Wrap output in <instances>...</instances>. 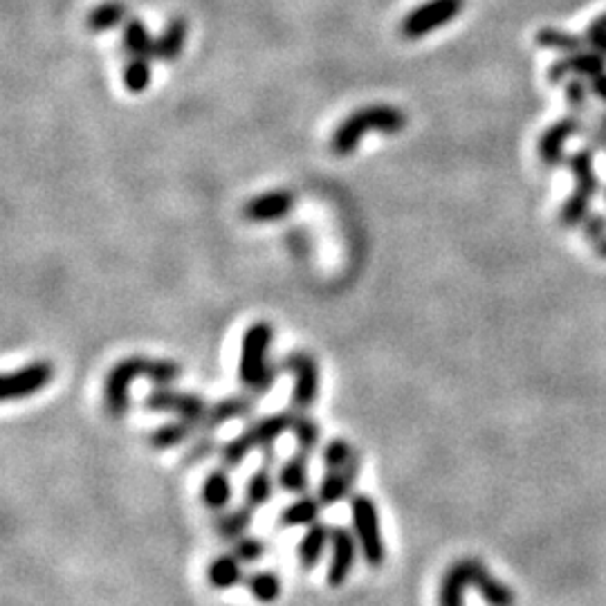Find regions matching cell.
Returning <instances> with one entry per match:
<instances>
[{
	"instance_id": "cell-33",
	"label": "cell",
	"mask_w": 606,
	"mask_h": 606,
	"mask_svg": "<svg viewBox=\"0 0 606 606\" xmlns=\"http://www.w3.org/2000/svg\"><path fill=\"white\" fill-rule=\"evenodd\" d=\"M151 76H153L151 61L126 59V64H124L122 81L124 88H126L131 94H142L144 90H149Z\"/></svg>"
},
{
	"instance_id": "cell-32",
	"label": "cell",
	"mask_w": 606,
	"mask_h": 606,
	"mask_svg": "<svg viewBox=\"0 0 606 606\" xmlns=\"http://www.w3.org/2000/svg\"><path fill=\"white\" fill-rule=\"evenodd\" d=\"M294 412H297V409H294ZM293 436L294 442H297V450L313 456V452L319 447V441H322V429L308 416V412H297L293 422Z\"/></svg>"
},
{
	"instance_id": "cell-35",
	"label": "cell",
	"mask_w": 606,
	"mask_h": 606,
	"mask_svg": "<svg viewBox=\"0 0 606 606\" xmlns=\"http://www.w3.org/2000/svg\"><path fill=\"white\" fill-rule=\"evenodd\" d=\"M232 552L238 557V560L243 561V564H256V561H261L265 557L267 552V546L265 541L261 537H241L236 539V541H232Z\"/></svg>"
},
{
	"instance_id": "cell-40",
	"label": "cell",
	"mask_w": 606,
	"mask_h": 606,
	"mask_svg": "<svg viewBox=\"0 0 606 606\" xmlns=\"http://www.w3.org/2000/svg\"><path fill=\"white\" fill-rule=\"evenodd\" d=\"M591 93H593L600 102L606 104V73L591 79Z\"/></svg>"
},
{
	"instance_id": "cell-3",
	"label": "cell",
	"mask_w": 606,
	"mask_h": 606,
	"mask_svg": "<svg viewBox=\"0 0 606 606\" xmlns=\"http://www.w3.org/2000/svg\"><path fill=\"white\" fill-rule=\"evenodd\" d=\"M274 342V328L267 322H254L245 328L241 337V355H238V380L243 389L261 395L274 389L281 373L279 364H272L270 353Z\"/></svg>"
},
{
	"instance_id": "cell-16",
	"label": "cell",
	"mask_w": 606,
	"mask_h": 606,
	"mask_svg": "<svg viewBox=\"0 0 606 606\" xmlns=\"http://www.w3.org/2000/svg\"><path fill=\"white\" fill-rule=\"evenodd\" d=\"M581 133V119L577 114L560 119L543 131L537 142V155L546 166H557L564 160V146L572 135Z\"/></svg>"
},
{
	"instance_id": "cell-20",
	"label": "cell",
	"mask_w": 606,
	"mask_h": 606,
	"mask_svg": "<svg viewBox=\"0 0 606 606\" xmlns=\"http://www.w3.org/2000/svg\"><path fill=\"white\" fill-rule=\"evenodd\" d=\"M276 483L288 494H308L310 488V454L294 452L276 472Z\"/></svg>"
},
{
	"instance_id": "cell-18",
	"label": "cell",
	"mask_w": 606,
	"mask_h": 606,
	"mask_svg": "<svg viewBox=\"0 0 606 606\" xmlns=\"http://www.w3.org/2000/svg\"><path fill=\"white\" fill-rule=\"evenodd\" d=\"M331 534L333 528L326 523L317 522L314 526L305 528L303 537L299 539L297 546V560L302 571H314L323 560V552L331 548Z\"/></svg>"
},
{
	"instance_id": "cell-1",
	"label": "cell",
	"mask_w": 606,
	"mask_h": 606,
	"mask_svg": "<svg viewBox=\"0 0 606 606\" xmlns=\"http://www.w3.org/2000/svg\"><path fill=\"white\" fill-rule=\"evenodd\" d=\"M183 369L174 360H153L144 355H131L113 364L104 378V409L113 420H122L131 409V386L137 378L151 380L155 386L174 384Z\"/></svg>"
},
{
	"instance_id": "cell-10",
	"label": "cell",
	"mask_w": 606,
	"mask_h": 606,
	"mask_svg": "<svg viewBox=\"0 0 606 606\" xmlns=\"http://www.w3.org/2000/svg\"><path fill=\"white\" fill-rule=\"evenodd\" d=\"M55 366L47 360L27 362L21 369L7 373L0 382V398L3 402H14V400H25L30 395L41 393L55 380Z\"/></svg>"
},
{
	"instance_id": "cell-31",
	"label": "cell",
	"mask_w": 606,
	"mask_h": 606,
	"mask_svg": "<svg viewBox=\"0 0 606 606\" xmlns=\"http://www.w3.org/2000/svg\"><path fill=\"white\" fill-rule=\"evenodd\" d=\"M534 43L543 50H555L564 52V55H572V52H580L584 47V38L569 35L564 30H555V27H543L534 36Z\"/></svg>"
},
{
	"instance_id": "cell-26",
	"label": "cell",
	"mask_w": 606,
	"mask_h": 606,
	"mask_svg": "<svg viewBox=\"0 0 606 606\" xmlns=\"http://www.w3.org/2000/svg\"><path fill=\"white\" fill-rule=\"evenodd\" d=\"M198 433L194 422L183 418L169 420V422H162L160 427H155L149 433V445L153 450L164 452V450H174V447L183 445V442L191 441V438Z\"/></svg>"
},
{
	"instance_id": "cell-22",
	"label": "cell",
	"mask_w": 606,
	"mask_h": 606,
	"mask_svg": "<svg viewBox=\"0 0 606 606\" xmlns=\"http://www.w3.org/2000/svg\"><path fill=\"white\" fill-rule=\"evenodd\" d=\"M243 566L245 564H243L233 552L214 557L207 566L209 586L216 591H229L238 584H245L247 575L245 571H243Z\"/></svg>"
},
{
	"instance_id": "cell-25",
	"label": "cell",
	"mask_w": 606,
	"mask_h": 606,
	"mask_svg": "<svg viewBox=\"0 0 606 606\" xmlns=\"http://www.w3.org/2000/svg\"><path fill=\"white\" fill-rule=\"evenodd\" d=\"M254 512L256 508H252V505H247L245 501H243L236 508L223 510L221 517L214 523V531H216L218 537L225 539V541H236V539L245 537L247 531H250L252 522H254Z\"/></svg>"
},
{
	"instance_id": "cell-38",
	"label": "cell",
	"mask_w": 606,
	"mask_h": 606,
	"mask_svg": "<svg viewBox=\"0 0 606 606\" xmlns=\"http://www.w3.org/2000/svg\"><path fill=\"white\" fill-rule=\"evenodd\" d=\"M581 227H584L586 238H589L591 243H600L602 238H606V216H604V214H589V218L581 223Z\"/></svg>"
},
{
	"instance_id": "cell-11",
	"label": "cell",
	"mask_w": 606,
	"mask_h": 606,
	"mask_svg": "<svg viewBox=\"0 0 606 606\" xmlns=\"http://www.w3.org/2000/svg\"><path fill=\"white\" fill-rule=\"evenodd\" d=\"M297 207V195L290 189H270L243 204V218L254 225H267L288 218Z\"/></svg>"
},
{
	"instance_id": "cell-5",
	"label": "cell",
	"mask_w": 606,
	"mask_h": 606,
	"mask_svg": "<svg viewBox=\"0 0 606 606\" xmlns=\"http://www.w3.org/2000/svg\"><path fill=\"white\" fill-rule=\"evenodd\" d=\"M569 169L575 178V191L569 195V200L564 203L560 212V225L561 227H575L589 218V207L591 200L595 198L600 189L598 174H595L593 164V151L581 149L575 155H571Z\"/></svg>"
},
{
	"instance_id": "cell-24",
	"label": "cell",
	"mask_w": 606,
	"mask_h": 606,
	"mask_svg": "<svg viewBox=\"0 0 606 606\" xmlns=\"http://www.w3.org/2000/svg\"><path fill=\"white\" fill-rule=\"evenodd\" d=\"M189 25L183 16H175L166 23V27L162 30V35L155 38V59L162 64H174L184 50V43H187Z\"/></svg>"
},
{
	"instance_id": "cell-44",
	"label": "cell",
	"mask_w": 606,
	"mask_h": 606,
	"mask_svg": "<svg viewBox=\"0 0 606 606\" xmlns=\"http://www.w3.org/2000/svg\"><path fill=\"white\" fill-rule=\"evenodd\" d=\"M604 195H606V191H604Z\"/></svg>"
},
{
	"instance_id": "cell-15",
	"label": "cell",
	"mask_w": 606,
	"mask_h": 606,
	"mask_svg": "<svg viewBox=\"0 0 606 606\" xmlns=\"http://www.w3.org/2000/svg\"><path fill=\"white\" fill-rule=\"evenodd\" d=\"M602 73H606V56L593 47V50L572 52L566 59H557L548 68V81L560 84L566 76H581V79L589 76V79H593V76Z\"/></svg>"
},
{
	"instance_id": "cell-34",
	"label": "cell",
	"mask_w": 606,
	"mask_h": 606,
	"mask_svg": "<svg viewBox=\"0 0 606 606\" xmlns=\"http://www.w3.org/2000/svg\"><path fill=\"white\" fill-rule=\"evenodd\" d=\"M355 456L357 452L353 450V445L346 438H333V441L326 442V447H323L322 452V461L326 472L342 470V467H346Z\"/></svg>"
},
{
	"instance_id": "cell-27",
	"label": "cell",
	"mask_w": 606,
	"mask_h": 606,
	"mask_svg": "<svg viewBox=\"0 0 606 606\" xmlns=\"http://www.w3.org/2000/svg\"><path fill=\"white\" fill-rule=\"evenodd\" d=\"M124 21H128V7L122 0H106V3L97 5L93 12L85 16V27L94 35H102V32H111L114 27L122 25Z\"/></svg>"
},
{
	"instance_id": "cell-12",
	"label": "cell",
	"mask_w": 606,
	"mask_h": 606,
	"mask_svg": "<svg viewBox=\"0 0 606 606\" xmlns=\"http://www.w3.org/2000/svg\"><path fill=\"white\" fill-rule=\"evenodd\" d=\"M357 552H360V543H357L353 528L348 531L346 526H333L331 534V561H328L326 581L333 589H342L351 577L353 569H355Z\"/></svg>"
},
{
	"instance_id": "cell-37",
	"label": "cell",
	"mask_w": 606,
	"mask_h": 606,
	"mask_svg": "<svg viewBox=\"0 0 606 606\" xmlns=\"http://www.w3.org/2000/svg\"><path fill=\"white\" fill-rule=\"evenodd\" d=\"M589 93L591 85L584 84L581 76H572L566 85V102H569L571 111L575 114H580L586 108V102H589Z\"/></svg>"
},
{
	"instance_id": "cell-2",
	"label": "cell",
	"mask_w": 606,
	"mask_h": 606,
	"mask_svg": "<svg viewBox=\"0 0 606 606\" xmlns=\"http://www.w3.org/2000/svg\"><path fill=\"white\" fill-rule=\"evenodd\" d=\"M407 114L402 108L391 104H371L353 111L346 119H342L340 126L331 135V151L337 157H351L357 151L360 142L369 133H382V135H398L407 128Z\"/></svg>"
},
{
	"instance_id": "cell-29",
	"label": "cell",
	"mask_w": 606,
	"mask_h": 606,
	"mask_svg": "<svg viewBox=\"0 0 606 606\" xmlns=\"http://www.w3.org/2000/svg\"><path fill=\"white\" fill-rule=\"evenodd\" d=\"M467 591L470 586L465 580V569H462V560H458L442 575L441 589H438V606H465Z\"/></svg>"
},
{
	"instance_id": "cell-36",
	"label": "cell",
	"mask_w": 606,
	"mask_h": 606,
	"mask_svg": "<svg viewBox=\"0 0 606 606\" xmlns=\"http://www.w3.org/2000/svg\"><path fill=\"white\" fill-rule=\"evenodd\" d=\"M218 452H221V445H218L216 438L209 436V433H198V441L191 445L187 456H184V462H187V465H195V462L207 461L209 456L218 454Z\"/></svg>"
},
{
	"instance_id": "cell-7",
	"label": "cell",
	"mask_w": 606,
	"mask_h": 606,
	"mask_svg": "<svg viewBox=\"0 0 606 606\" xmlns=\"http://www.w3.org/2000/svg\"><path fill=\"white\" fill-rule=\"evenodd\" d=\"M144 407L153 413H174L175 418L189 420L198 429L200 420L207 413L209 404L203 395L191 393V391H178L174 384L155 386L146 393Z\"/></svg>"
},
{
	"instance_id": "cell-8",
	"label": "cell",
	"mask_w": 606,
	"mask_h": 606,
	"mask_svg": "<svg viewBox=\"0 0 606 606\" xmlns=\"http://www.w3.org/2000/svg\"><path fill=\"white\" fill-rule=\"evenodd\" d=\"M281 371H290L294 375L293 386V409L310 412L319 400V364L310 353L293 351L281 357Z\"/></svg>"
},
{
	"instance_id": "cell-14",
	"label": "cell",
	"mask_w": 606,
	"mask_h": 606,
	"mask_svg": "<svg viewBox=\"0 0 606 606\" xmlns=\"http://www.w3.org/2000/svg\"><path fill=\"white\" fill-rule=\"evenodd\" d=\"M462 569H465L467 586L479 591L481 600L488 606H514L517 602L514 591L499 577H494L483 561L462 560Z\"/></svg>"
},
{
	"instance_id": "cell-17",
	"label": "cell",
	"mask_w": 606,
	"mask_h": 606,
	"mask_svg": "<svg viewBox=\"0 0 606 606\" xmlns=\"http://www.w3.org/2000/svg\"><path fill=\"white\" fill-rule=\"evenodd\" d=\"M360 472H362V454L357 452V456L353 458L346 467H342V470L326 472V474H323L322 483H319V490H317L319 501H322L323 505L340 503V501L346 499V496L351 494V490L355 488Z\"/></svg>"
},
{
	"instance_id": "cell-39",
	"label": "cell",
	"mask_w": 606,
	"mask_h": 606,
	"mask_svg": "<svg viewBox=\"0 0 606 606\" xmlns=\"http://www.w3.org/2000/svg\"><path fill=\"white\" fill-rule=\"evenodd\" d=\"M586 149L593 153L606 149V111L600 114L598 122L593 124V131H591L589 140H586Z\"/></svg>"
},
{
	"instance_id": "cell-42",
	"label": "cell",
	"mask_w": 606,
	"mask_h": 606,
	"mask_svg": "<svg viewBox=\"0 0 606 606\" xmlns=\"http://www.w3.org/2000/svg\"><path fill=\"white\" fill-rule=\"evenodd\" d=\"M589 43H591V45L595 47V50H598V52H602V55L606 56V35H600V36H593V38H589Z\"/></svg>"
},
{
	"instance_id": "cell-43",
	"label": "cell",
	"mask_w": 606,
	"mask_h": 606,
	"mask_svg": "<svg viewBox=\"0 0 606 606\" xmlns=\"http://www.w3.org/2000/svg\"><path fill=\"white\" fill-rule=\"evenodd\" d=\"M595 254H598L600 259H606V238H602L600 243H595Z\"/></svg>"
},
{
	"instance_id": "cell-13",
	"label": "cell",
	"mask_w": 606,
	"mask_h": 606,
	"mask_svg": "<svg viewBox=\"0 0 606 606\" xmlns=\"http://www.w3.org/2000/svg\"><path fill=\"white\" fill-rule=\"evenodd\" d=\"M259 402L261 395L245 391V393L241 395H227V398L218 400L216 404H209L207 413H204V418L200 420L198 424V433L218 432V429L225 427L232 420L252 416V413L256 412V407H259Z\"/></svg>"
},
{
	"instance_id": "cell-9",
	"label": "cell",
	"mask_w": 606,
	"mask_h": 606,
	"mask_svg": "<svg viewBox=\"0 0 606 606\" xmlns=\"http://www.w3.org/2000/svg\"><path fill=\"white\" fill-rule=\"evenodd\" d=\"M462 5H465V0H427L404 16L400 32L404 38H412V41L432 35V32L441 30L447 23L454 21L462 12Z\"/></svg>"
},
{
	"instance_id": "cell-6",
	"label": "cell",
	"mask_w": 606,
	"mask_h": 606,
	"mask_svg": "<svg viewBox=\"0 0 606 606\" xmlns=\"http://www.w3.org/2000/svg\"><path fill=\"white\" fill-rule=\"evenodd\" d=\"M351 526L366 564L371 569H382L386 560V546L382 537L378 503L369 494H355L351 499Z\"/></svg>"
},
{
	"instance_id": "cell-19",
	"label": "cell",
	"mask_w": 606,
	"mask_h": 606,
	"mask_svg": "<svg viewBox=\"0 0 606 606\" xmlns=\"http://www.w3.org/2000/svg\"><path fill=\"white\" fill-rule=\"evenodd\" d=\"M323 503L319 501V496H308L302 494L293 501L290 505H285L279 512L276 519V526L279 531H288V528H310L319 522V512H322Z\"/></svg>"
},
{
	"instance_id": "cell-21",
	"label": "cell",
	"mask_w": 606,
	"mask_h": 606,
	"mask_svg": "<svg viewBox=\"0 0 606 606\" xmlns=\"http://www.w3.org/2000/svg\"><path fill=\"white\" fill-rule=\"evenodd\" d=\"M232 496L233 485L227 467L223 465L209 472L207 479L203 481V490H200V499H203L204 508L212 510V512H223L232 503Z\"/></svg>"
},
{
	"instance_id": "cell-41",
	"label": "cell",
	"mask_w": 606,
	"mask_h": 606,
	"mask_svg": "<svg viewBox=\"0 0 606 606\" xmlns=\"http://www.w3.org/2000/svg\"><path fill=\"white\" fill-rule=\"evenodd\" d=\"M600 35H606V12L602 14V16L595 18V21L589 25V30H586V38H593Z\"/></svg>"
},
{
	"instance_id": "cell-4",
	"label": "cell",
	"mask_w": 606,
	"mask_h": 606,
	"mask_svg": "<svg viewBox=\"0 0 606 606\" xmlns=\"http://www.w3.org/2000/svg\"><path fill=\"white\" fill-rule=\"evenodd\" d=\"M294 416H297V412L290 407L283 409V412H274L270 413V416L252 420L238 436H233L232 441L221 445L218 456H221L223 465H225L227 470H236V467H241L243 462H245V458L250 456L252 452L276 445V441H279L285 432H293Z\"/></svg>"
},
{
	"instance_id": "cell-23",
	"label": "cell",
	"mask_w": 606,
	"mask_h": 606,
	"mask_svg": "<svg viewBox=\"0 0 606 606\" xmlns=\"http://www.w3.org/2000/svg\"><path fill=\"white\" fill-rule=\"evenodd\" d=\"M122 47L128 59H155V38L151 36L149 27L140 18H128L124 23L122 32Z\"/></svg>"
},
{
	"instance_id": "cell-30",
	"label": "cell",
	"mask_w": 606,
	"mask_h": 606,
	"mask_svg": "<svg viewBox=\"0 0 606 606\" xmlns=\"http://www.w3.org/2000/svg\"><path fill=\"white\" fill-rule=\"evenodd\" d=\"M245 589L259 604H274L281 598L283 586L274 571H254L245 577Z\"/></svg>"
},
{
	"instance_id": "cell-28",
	"label": "cell",
	"mask_w": 606,
	"mask_h": 606,
	"mask_svg": "<svg viewBox=\"0 0 606 606\" xmlns=\"http://www.w3.org/2000/svg\"><path fill=\"white\" fill-rule=\"evenodd\" d=\"M276 479L274 474H272V465H265V462H261L259 470L254 472V474L247 479L245 483V492H243V501H245L247 505H252V508H263L272 501V496H274V488H276Z\"/></svg>"
}]
</instances>
